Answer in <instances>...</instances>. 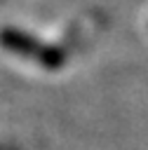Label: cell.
Segmentation results:
<instances>
[{"label": "cell", "mask_w": 148, "mask_h": 150, "mask_svg": "<svg viewBox=\"0 0 148 150\" xmlns=\"http://www.w3.org/2000/svg\"><path fill=\"white\" fill-rule=\"evenodd\" d=\"M0 42H2L5 49H12V52H16L21 56H31V59L40 61V66H47V68H59L61 66V54L56 49L42 47V45H38L35 40L26 38L19 30H2Z\"/></svg>", "instance_id": "cell-1"}]
</instances>
